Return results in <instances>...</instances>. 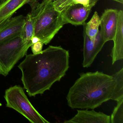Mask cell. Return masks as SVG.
<instances>
[{"label":"cell","mask_w":123,"mask_h":123,"mask_svg":"<svg viewBox=\"0 0 123 123\" xmlns=\"http://www.w3.org/2000/svg\"><path fill=\"white\" fill-rule=\"evenodd\" d=\"M100 18L98 12L95 11L91 20L83 25V30L91 41H94L99 31Z\"/></svg>","instance_id":"5bb4252c"},{"label":"cell","mask_w":123,"mask_h":123,"mask_svg":"<svg viewBox=\"0 0 123 123\" xmlns=\"http://www.w3.org/2000/svg\"><path fill=\"white\" fill-rule=\"evenodd\" d=\"M99 0H57L52 2L55 10L61 12L68 6L75 4H81L84 6L93 7Z\"/></svg>","instance_id":"9a60e30c"},{"label":"cell","mask_w":123,"mask_h":123,"mask_svg":"<svg viewBox=\"0 0 123 123\" xmlns=\"http://www.w3.org/2000/svg\"><path fill=\"white\" fill-rule=\"evenodd\" d=\"M20 34L0 43V74L6 76L29 49Z\"/></svg>","instance_id":"5b68a950"},{"label":"cell","mask_w":123,"mask_h":123,"mask_svg":"<svg viewBox=\"0 0 123 123\" xmlns=\"http://www.w3.org/2000/svg\"><path fill=\"white\" fill-rule=\"evenodd\" d=\"M65 123H110V116L101 112L94 110H77V114Z\"/></svg>","instance_id":"9c48e42d"},{"label":"cell","mask_w":123,"mask_h":123,"mask_svg":"<svg viewBox=\"0 0 123 123\" xmlns=\"http://www.w3.org/2000/svg\"><path fill=\"white\" fill-rule=\"evenodd\" d=\"M40 41H41L40 39L36 36H33L31 39L32 44L35 43H37V42H38Z\"/></svg>","instance_id":"ac0fdd59"},{"label":"cell","mask_w":123,"mask_h":123,"mask_svg":"<svg viewBox=\"0 0 123 123\" xmlns=\"http://www.w3.org/2000/svg\"><path fill=\"white\" fill-rule=\"evenodd\" d=\"M44 44L43 42L41 41L32 44L31 46V47L33 54H37L43 51L42 49Z\"/></svg>","instance_id":"e0dca14e"},{"label":"cell","mask_w":123,"mask_h":123,"mask_svg":"<svg viewBox=\"0 0 123 123\" xmlns=\"http://www.w3.org/2000/svg\"><path fill=\"white\" fill-rule=\"evenodd\" d=\"M2 105V104L1 103H0V106H1Z\"/></svg>","instance_id":"7402d4cb"},{"label":"cell","mask_w":123,"mask_h":123,"mask_svg":"<svg viewBox=\"0 0 123 123\" xmlns=\"http://www.w3.org/2000/svg\"><path fill=\"white\" fill-rule=\"evenodd\" d=\"M92 8L81 4H75L68 6L61 12L65 24L75 26L83 25Z\"/></svg>","instance_id":"52a82bcc"},{"label":"cell","mask_w":123,"mask_h":123,"mask_svg":"<svg viewBox=\"0 0 123 123\" xmlns=\"http://www.w3.org/2000/svg\"><path fill=\"white\" fill-rule=\"evenodd\" d=\"M46 2H55V1H56L57 0H45Z\"/></svg>","instance_id":"ffe728a7"},{"label":"cell","mask_w":123,"mask_h":123,"mask_svg":"<svg viewBox=\"0 0 123 123\" xmlns=\"http://www.w3.org/2000/svg\"><path fill=\"white\" fill-rule=\"evenodd\" d=\"M20 35L24 44L29 48L31 47L32 44L31 39L34 36V20L31 12L26 17Z\"/></svg>","instance_id":"4fadbf2b"},{"label":"cell","mask_w":123,"mask_h":123,"mask_svg":"<svg viewBox=\"0 0 123 123\" xmlns=\"http://www.w3.org/2000/svg\"><path fill=\"white\" fill-rule=\"evenodd\" d=\"M110 121L111 123H123V98L117 101V105L110 117Z\"/></svg>","instance_id":"2e32d148"},{"label":"cell","mask_w":123,"mask_h":123,"mask_svg":"<svg viewBox=\"0 0 123 123\" xmlns=\"http://www.w3.org/2000/svg\"><path fill=\"white\" fill-rule=\"evenodd\" d=\"M69 51L61 46H49L37 54L26 55L18 68L29 96L42 95L66 74L69 68Z\"/></svg>","instance_id":"6da1fadb"},{"label":"cell","mask_w":123,"mask_h":123,"mask_svg":"<svg viewBox=\"0 0 123 123\" xmlns=\"http://www.w3.org/2000/svg\"><path fill=\"white\" fill-rule=\"evenodd\" d=\"M29 5L34 20V36L47 45L65 25L61 12L54 8L52 2L43 0L41 3L33 0Z\"/></svg>","instance_id":"3957f363"},{"label":"cell","mask_w":123,"mask_h":123,"mask_svg":"<svg viewBox=\"0 0 123 123\" xmlns=\"http://www.w3.org/2000/svg\"><path fill=\"white\" fill-rule=\"evenodd\" d=\"M4 97L7 107L15 110L31 123H49L33 107L23 88L20 86H14L6 90Z\"/></svg>","instance_id":"277c9868"},{"label":"cell","mask_w":123,"mask_h":123,"mask_svg":"<svg viewBox=\"0 0 123 123\" xmlns=\"http://www.w3.org/2000/svg\"><path fill=\"white\" fill-rule=\"evenodd\" d=\"M33 0H4L0 5V28L6 24L13 14Z\"/></svg>","instance_id":"8fae6325"},{"label":"cell","mask_w":123,"mask_h":123,"mask_svg":"<svg viewBox=\"0 0 123 123\" xmlns=\"http://www.w3.org/2000/svg\"><path fill=\"white\" fill-rule=\"evenodd\" d=\"M111 0L115 1L119 3H121V4H123V0Z\"/></svg>","instance_id":"d6986e66"},{"label":"cell","mask_w":123,"mask_h":123,"mask_svg":"<svg viewBox=\"0 0 123 123\" xmlns=\"http://www.w3.org/2000/svg\"><path fill=\"white\" fill-rule=\"evenodd\" d=\"M117 80L102 72L82 73L69 90L68 104L73 109H93L110 100H118Z\"/></svg>","instance_id":"7a4b0ae2"},{"label":"cell","mask_w":123,"mask_h":123,"mask_svg":"<svg viewBox=\"0 0 123 123\" xmlns=\"http://www.w3.org/2000/svg\"><path fill=\"white\" fill-rule=\"evenodd\" d=\"M118 12L116 9H107L100 18V34L105 43L113 41L114 38L118 25Z\"/></svg>","instance_id":"8992f818"},{"label":"cell","mask_w":123,"mask_h":123,"mask_svg":"<svg viewBox=\"0 0 123 123\" xmlns=\"http://www.w3.org/2000/svg\"><path fill=\"white\" fill-rule=\"evenodd\" d=\"M83 37L84 45L82 65L84 68H88L91 66L106 43L101 36L100 31L94 41H92L90 39L84 30Z\"/></svg>","instance_id":"ba28073f"},{"label":"cell","mask_w":123,"mask_h":123,"mask_svg":"<svg viewBox=\"0 0 123 123\" xmlns=\"http://www.w3.org/2000/svg\"><path fill=\"white\" fill-rule=\"evenodd\" d=\"M26 17L22 15L12 18L0 28V43L20 35L21 33Z\"/></svg>","instance_id":"30bf717a"},{"label":"cell","mask_w":123,"mask_h":123,"mask_svg":"<svg viewBox=\"0 0 123 123\" xmlns=\"http://www.w3.org/2000/svg\"><path fill=\"white\" fill-rule=\"evenodd\" d=\"M111 56L112 64L123 59V11H119L118 25Z\"/></svg>","instance_id":"7c38bea8"},{"label":"cell","mask_w":123,"mask_h":123,"mask_svg":"<svg viewBox=\"0 0 123 123\" xmlns=\"http://www.w3.org/2000/svg\"><path fill=\"white\" fill-rule=\"evenodd\" d=\"M3 1H4V0H0V5H1V3L3 2Z\"/></svg>","instance_id":"44dd1931"}]
</instances>
